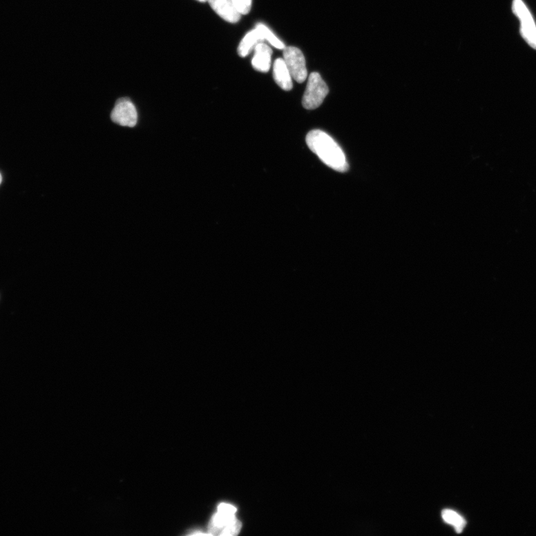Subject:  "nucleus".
<instances>
[{"label":"nucleus","mask_w":536,"mask_h":536,"mask_svg":"<svg viewBox=\"0 0 536 536\" xmlns=\"http://www.w3.org/2000/svg\"><path fill=\"white\" fill-rule=\"evenodd\" d=\"M306 143L325 165L339 172L348 170L349 165L345 154L338 143L327 133L320 130H313L306 136Z\"/></svg>","instance_id":"nucleus-1"},{"label":"nucleus","mask_w":536,"mask_h":536,"mask_svg":"<svg viewBox=\"0 0 536 536\" xmlns=\"http://www.w3.org/2000/svg\"><path fill=\"white\" fill-rule=\"evenodd\" d=\"M329 90L328 86L318 73L310 74L307 87L303 95V105L305 109L314 110L320 106Z\"/></svg>","instance_id":"nucleus-2"},{"label":"nucleus","mask_w":536,"mask_h":536,"mask_svg":"<svg viewBox=\"0 0 536 536\" xmlns=\"http://www.w3.org/2000/svg\"><path fill=\"white\" fill-rule=\"evenodd\" d=\"M283 59L292 76L298 83H303L307 79L308 72L304 55L298 48L287 46L283 50Z\"/></svg>","instance_id":"nucleus-3"},{"label":"nucleus","mask_w":536,"mask_h":536,"mask_svg":"<svg viewBox=\"0 0 536 536\" xmlns=\"http://www.w3.org/2000/svg\"><path fill=\"white\" fill-rule=\"evenodd\" d=\"M111 118L114 123L121 126L135 127L138 121L135 105L128 98L119 99L115 104Z\"/></svg>","instance_id":"nucleus-4"},{"label":"nucleus","mask_w":536,"mask_h":536,"mask_svg":"<svg viewBox=\"0 0 536 536\" xmlns=\"http://www.w3.org/2000/svg\"><path fill=\"white\" fill-rule=\"evenodd\" d=\"M513 9L515 15L519 17L525 40L536 49V26L530 12L521 0H514Z\"/></svg>","instance_id":"nucleus-5"},{"label":"nucleus","mask_w":536,"mask_h":536,"mask_svg":"<svg viewBox=\"0 0 536 536\" xmlns=\"http://www.w3.org/2000/svg\"><path fill=\"white\" fill-rule=\"evenodd\" d=\"M214 12L228 23H236L242 14L238 11L233 0H207Z\"/></svg>","instance_id":"nucleus-6"},{"label":"nucleus","mask_w":536,"mask_h":536,"mask_svg":"<svg viewBox=\"0 0 536 536\" xmlns=\"http://www.w3.org/2000/svg\"><path fill=\"white\" fill-rule=\"evenodd\" d=\"M236 508L235 506L227 504H220L218 513L213 516L210 522L209 529L211 534H217L222 529L233 520L236 517Z\"/></svg>","instance_id":"nucleus-7"},{"label":"nucleus","mask_w":536,"mask_h":536,"mask_svg":"<svg viewBox=\"0 0 536 536\" xmlns=\"http://www.w3.org/2000/svg\"><path fill=\"white\" fill-rule=\"evenodd\" d=\"M252 60L253 68L262 73L270 70L271 65L272 50L264 42L258 43L254 48Z\"/></svg>","instance_id":"nucleus-8"},{"label":"nucleus","mask_w":536,"mask_h":536,"mask_svg":"<svg viewBox=\"0 0 536 536\" xmlns=\"http://www.w3.org/2000/svg\"><path fill=\"white\" fill-rule=\"evenodd\" d=\"M274 79L283 90L289 91L292 89L293 78L283 59H277L274 62Z\"/></svg>","instance_id":"nucleus-9"},{"label":"nucleus","mask_w":536,"mask_h":536,"mask_svg":"<svg viewBox=\"0 0 536 536\" xmlns=\"http://www.w3.org/2000/svg\"><path fill=\"white\" fill-rule=\"evenodd\" d=\"M264 37L257 28L248 32L238 47V55L245 57L250 54L258 43L264 42Z\"/></svg>","instance_id":"nucleus-10"},{"label":"nucleus","mask_w":536,"mask_h":536,"mask_svg":"<svg viewBox=\"0 0 536 536\" xmlns=\"http://www.w3.org/2000/svg\"><path fill=\"white\" fill-rule=\"evenodd\" d=\"M442 516L444 521L452 525L457 533H462L466 522L461 515L452 510H445L442 513Z\"/></svg>","instance_id":"nucleus-11"},{"label":"nucleus","mask_w":536,"mask_h":536,"mask_svg":"<svg viewBox=\"0 0 536 536\" xmlns=\"http://www.w3.org/2000/svg\"><path fill=\"white\" fill-rule=\"evenodd\" d=\"M258 30L261 32L264 37V40L267 41L271 46L276 48L278 50H284L285 45L281 41L278 37H277L271 30L269 28H267L262 23H258L256 26Z\"/></svg>","instance_id":"nucleus-12"},{"label":"nucleus","mask_w":536,"mask_h":536,"mask_svg":"<svg viewBox=\"0 0 536 536\" xmlns=\"http://www.w3.org/2000/svg\"><path fill=\"white\" fill-rule=\"evenodd\" d=\"M242 528V524L238 521L236 518L229 522L224 528L222 533H220L221 535H236L240 531Z\"/></svg>","instance_id":"nucleus-13"},{"label":"nucleus","mask_w":536,"mask_h":536,"mask_svg":"<svg viewBox=\"0 0 536 536\" xmlns=\"http://www.w3.org/2000/svg\"><path fill=\"white\" fill-rule=\"evenodd\" d=\"M238 11L242 15H247L251 10L252 0H233Z\"/></svg>","instance_id":"nucleus-14"},{"label":"nucleus","mask_w":536,"mask_h":536,"mask_svg":"<svg viewBox=\"0 0 536 536\" xmlns=\"http://www.w3.org/2000/svg\"><path fill=\"white\" fill-rule=\"evenodd\" d=\"M197 1L200 2V3H206V2H207V0H197Z\"/></svg>","instance_id":"nucleus-15"},{"label":"nucleus","mask_w":536,"mask_h":536,"mask_svg":"<svg viewBox=\"0 0 536 536\" xmlns=\"http://www.w3.org/2000/svg\"><path fill=\"white\" fill-rule=\"evenodd\" d=\"M2 180H3L2 175H1V174H0V184H1V183H2Z\"/></svg>","instance_id":"nucleus-16"}]
</instances>
